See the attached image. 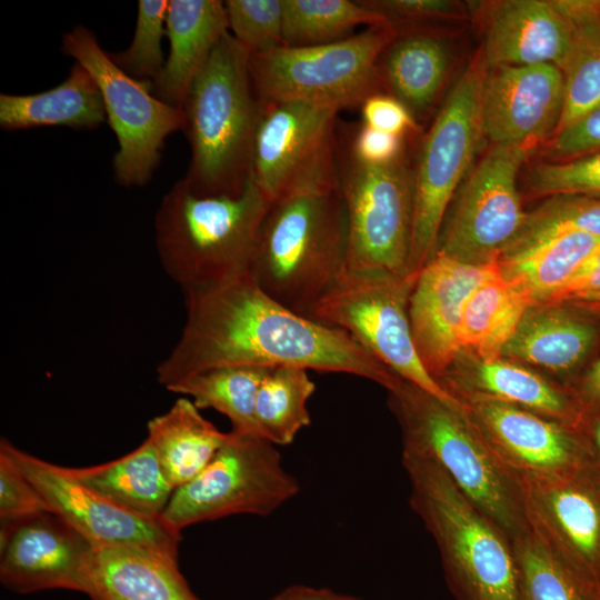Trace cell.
<instances>
[{
  "label": "cell",
  "mask_w": 600,
  "mask_h": 600,
  "mask_svg": "<svg viewBox=\"0 0 600 600\" xmlns=\"http://www.w3.org/2000/svg\"><path fill=\"white\" fill-rule=\"evenodd\" d=\"M184 326L157 366L164 388L202 370L223 366L300 367L374 381L387 390L401 378L346 331L283 307L251 272L184 298Z\"/></svg>",
  "instance_id": "obj_1"
},
{
  "label": "cell",
  "mask_w": 600,
  "mask_h": 600,
  "mask_svg": "<svg viewBox=\"0 0 600 600\" xmlns=\"http://www.w3.org/2000/svg\"><path fill=\"white\" fill-rule=\"evenodd\" d=\"M349 220L338 180L271 202L258 231L250 272L289 310L309 318L347 267Z\"/></svg>",
  "instance_id": "obj_2"
},
{
  "label": "cell",
  "mask_w": 600,
  "mask_h": 600,
  "mask_svg": "<svg viewBox=\"0 0 600 600\" xmlns=\"http://www.w3.org/2000/svg\"><path fill=\"white\" fill-rule=\"evenodd\" d=\"M182 109L191 150L183 182L200 197L240 196L251 179L261 106L249 52L229 31L193 80Z\"/></svg>",
  "instance_id": "obj_3"
},
{
  "label": "cell",
  "mask_w": 600,
  "mask_h": 600,
  "mask_svg": "<svg viewBox=\"0 0 600 600\" xmlns=\"http://www.w3.org/2000/svg\"><path fill=\"white\" fill-rule=\"evenodd\" d=\"M252 177L237 197H200L182 179L154 217L160 263L184 298L250 272L256 239L270 207Z\"/></svg>",
  "instance_id": "obj_4"
},
{
  "label": "cell",
  "mask_w": 600,
  "mask_h": 600,
  "mask_svg": "<svg viewBox=\"0 0 600 600\" xmlns=\"http://www.w3.org/2000/svg\"><path fill=\"white\" fill-rule=\"evenodd\" d=\"M410 507L433 538L456 600H521L512 540L434 461L402 452Z\"/></svg>",
  "instance_id": "obj_5"
},
{
  "label": "cell",
  "mask_w": 600,
  "mask_h": 600,
  "mask_svg": "<svg viewBox=\"0 0 600 600\" xmlns=\"http://www.w3.org/2000/svg\"><path fill=\"white\" fill-rule=\"evenodd\" d=\"M403 451L434 461L454 486L506 534L530 528L518 474L493 453L467 416L409 381L388 390Z\"/></svg>",
  "instance_id": "obj_6"
},
{
  "label": "cell",
  "mask_w": 600,
  "mask_h": 600,
  "mask_svg": "<svg viewBox=\"0 0 600 600\" xmlns=\"http://www.w3.org/2000/svg\"><path fill=\"white\" fill-rule=\"evenodd\" d=\"M487 72L481 54L456 82L420 143L413 167L412 277L433 257L451 200L482 137L481 99Z\"/></svg>",
  "instance_id": "obj_7"
},
{
  "label": "cell",
  "mask_w": 600,
  "mask_h": 600,
  "mask_svg": "<svg viewBox=\"0 0 600 600\" xmlns=\"http://www.w3.org/2000/svg\"><path fill=\"white\" fill-rule=\"evenodd\" d=\"M393 36L390 28L373 26L332 43L249 54L257 99L260 104L308 101L339 110L360 107L381 92L377 64Z\"/></svg>",
  "instance_id": "obj_8"
},
{
  "label": "cell",
  "mask_w": 600,
  "mask_h": 600,
  "mask_svg": "<svg viewBox=\"0 0 600 600\" xmlns=\"http://www.w3.org/2000/svg\"><path fill=\"white\" fill-rule=\"evenodd\" d=\"M337 178L349 220L346 270L412 277L413 169L403 157L387 166L362 163L340 137Z\"/></svg>",
  "instance_id": "obj_9"
},
{
  "label": "cell",
  "mask_w": 600,
  "mask_h": 600,
  "mask_svg": "<svg viewBox=\"0 0 600 600\" xmlns=\"http://www.w3.org/2000/svg\"><path fill=\"white\" fill-rule=\"evenodd\" d=\"M416 277L344 270L309 318L346 331L398 377L466 411V406L429 373L418 354L408 312Z\"/></svg>",
  "instance_id": "obj_10"
},
{
  "label": "cell",
  "mask_w": 600,
  "mask_h": 600,
  "mask_svg": "<svg viewBox=\"0 0 600 600\" xmlns=\"http://www.w3.org/2000/svg\"><path fill=\"white\" fill-rule=\"evenodd\" d=\"M300 491L277 446L231 430L207 467L177 488L162 518L176 530L233 514L269 516Z\"/></svg>",
  "instance_id": "obj_11"
},
{
  "label": "cell",
  "mask_w": 600,
  "mask_h": 600,
  "mask_svg": "<svg viewBox=\"0 0 600 600\" xmlns=\"http://www.w3.org/2000/svg\"><path fill=\"white\" fill-rule=\"evenodd\" d=\"M62 50L91 74L101 92L107 120L118 140L112 161L116 181L123 187L148 183L166 139L184 130L183 109L161 101L151 84L124 72L93 31L82 24L64 33Z\"/></svg>",
  "instance_id": "obj_12"
},
{
  "label": "cell",
  "mask_w": 600,
  "mask_h": 600,
  "mask_svg": "<svg viewBox=\"0 0 600 600\" xmlns=\"http://www.w3.org/2000/svg\"><path fill=\"white\" fill-rule=\"evenodd\" d=\"M531 148L494 146L481 159L442 223L434 254L476 266L499 262L526 220L517 177Z\"/></svg>",
  "instance_id": "obj_13"
},
{
  "label": "cell",
  "mask_w": 600,
  "mask_h": 600,
  "mask_svg": "<svg viewBox=\"0 0 600 600\" xmlns=\"http://www.w3.org/2000/svg\"><path fill=\"white\" fill-rule=\"evenodd\" d=\"M260 106L251 177L270 203L296 190L338 180V108L308 101Z\"/></svg>",
  "instance_id": "obj_14"
},
{
  "label": "cell",
  "mask_w": 600,
  "mask_h": 600,
  "mask_svg": "<svg viewBox=\"0 0 600 600\" xmlns=\"http://www.w3.org/2000/svg\"><path fill=\"white\" fill-rule=\"evenodd\" d=\"M518 478L530 530L600 593V468Z\"/></svg>",
  "instance_id": "obj_15"
},
{
  "label": "cell",
  "mask_w": 600,
  "mask_h": 600,
  "mask_svg": "<svg viewBox=\"0 0 600 600\" xmlns=\"http://www.w3.org/2000/svg\"><path fill=\"white\" fill-rule=\"evenodd\" d=\"M4 451L39 492L49 512L79 532L92 546L131 544L178 553L180 531L161 517H144L112 503L53 464L1 439Z\"/></svg>",
  "instance_id": "obj_16"
},
{
  "label": "cell",
  "mask_w": 600,
  "mask_h": 600,
  "mask_svg": "<svg viewBox=\"0 0 600 600\" xmlns=\"http://www.w3.org/2000/svg\"><path fill=\"white\" fill-rule=\"evenodd\" d=\"M464 406L487 444L516 474L563 476L596 462L584 427L503 402Z\"/></svg>",
  "instance_id": "obj_17"
},
{
  "label": "cell",
  "mask_w": 600,
  "mask_h": 600,
  "mask_svg": "<svg viewBox=\"0 0 600 600\" xmlns=\"http://www.w3.org/2000/svg\"><path fill=\"white\" fill-rule=\"evenodd\" d=\"M500 270L499 262L469 264L436 253L416 277L409 320L418 354L437 380L457 359L463 308L472 292Z\"/></svg>",
  "instance_id": "obj_18"
},
{
  "label": "cell",
  "mask_w": 600,
  "mask_h": 600,
  "mask_svg": "<svg viewBox=\"0 0 600 600\" xmlns=\"http://www.w3.org/2000/svg\"><path fill=\"white\" fill-rule=\"evenodd\" d=\"M564 102V76L553 64L488 68L481 130L494 146H529L554 133Z\"/></svg>",
  "instance_id": "obj_19"
},
{
  "label": "cell",
  "mask_w": 600,
  "mask_h": 600,
  "mask_svg": "<svg viewBox=\"0 0 600 600\" xmlns=\"http://www.w3.org/2000/svg\"><path fill=\"white\" fill-rule=\"evenodd\" d=\"M0 549V579L8 589L83 592L92 544L56 514L1 524Z\"/></svg>",
  "instance_id": "obj_20"
},
{
  "label": "cell",
  "mask_w": 600,
  "mask_h": 600,
  "mask_svg": "<svg viewBox=\"0 0 600 600\" xmlns=\"http://www.w3.org/2000/svg\"><path fill=\"white\" fill-rule=\"evenodd\" d=\"M573 38V26L556 0L497 1L487 12L482 58L488 68L553 64L563 70Z\"/></svg>",
  "instance_id": "obj_21"
},
{
  "label": "cell",
  "mask_w": 600,
  "mask_h": 600,
  "mask_svg": "<svg viewBox=\"0 0 600 600\" xmlns=\"http://www.w3.org/2000/svg\"><path fill=\"white\" fill-rule=\"evenodd\" d=\"M82 593L92 600H199L176 554L131 544L92 546Z\"/></svg>",
  "instance_id": "obj_22"
},
{
  "label": "cell",
  "mask_w": 600,
  "mask_h": 600,
  "mask_svg": "<svg viewBox=\"0 0 600 600\" xmlns=\"http://www.w3.org/2000/svg\"><path fill=\"white\" fill-rule=\"evenodd\" d=\"M462 376L438 381L463 404L489 400L517 406L567 424L583 428L587 417L572 392L506 360H478Z\"/></svg>",
  "instance_id": "obj_23"
},
{
  "label": "cell",
  "mask_w": 600,
  "mask_h": 600,
  "mask_svg": "<svg viewBox=\"0 0 600 600\" xmlns=\"http://www.w3.org/2000/svg\"><path fill=\"white\" fill-rule=\"evenodd\" d=\"M229 31L223 1L169 0L168 58L151 90L161 101L181 107L220 39Z\"/></svg>",
  "instance_id": "obj_24"
},
{
  "label": "cell",
  "mask_w": 600,
  "mask_h": 600,
  "mask_svg": "<svg viewBox=\"0 0 600 600\" xmlns=\"http://www.w3.org/2000/svg\"><path fill=\"white\" fill-rule=\"evenodd\" d=\"M449 50L438 36L421 31L394 34L382 50L377 73L380 88L413 114H426L437 101L449 71Z\"/></svg>",
  "instance_id": "obj_25"
},
{
  "label": "cell",
  "mask_w": 600,
  "mask_h": 600,
  "mask_svg": "<svg viewBox=\"0 0 600 600\" xmlns=\"http://www.w3.org/2000/svg\"><path fill=\"white\" fill-rule=\"evenodd\" d=\"M107 120L101 92L91 74L76 62L57 87L32 94H0V126L26 130L46 126L93 130Z\"/></svg>",
  "instance_id": "obj_26"
},
{
  "label": "cell",
  "mask_w": 600,
  "mask_h": 600,
  "mask_svg": "<svg viewBox=\"0 0 600 600\" xmlns=\"http://www.w3.org/2000/svg\"><path fill=\"white\" fill-rule=\"evenodd\" d=\"M593 324L556 306L530 307L502 350L501 358L552 372L576 368L591 350Z\"/></svg>",
  "instance_id": "obj_27"
},
{
  "label": "cell",
  "mask_w": 600,
  "mask_h": 600,
  "mask_svg": "<svg viewBox=\"0 0 600 600\" xmlns=\"http://www.w3.org/2000/svg\"><path fill=\"white\" fill-rule=\"evenodd\" d=\"M66 470L112 503L144 517H161L174 491L148 439L119 459Z\"/></svg>",
  "instance_id": "obj_28"
},
{
  "label": "cell",
  "mask_w": 600,
  "mask_h": 600,
  "mask_svg": "<svg viewBox=\"0 0 600 600\" xmlns=\"http://www.w3.org/2000/svg\"><path fill=\"white\" fill-rule=\"evenodd\" d=\"M187 398L178 399L147 424L163 473L174 490L193 480L212 460L228 432L217 429Z\"/></svg>",
  "instance_id": "obj_29"
},
{
  "label": "cell",
  "mask_w": 600,
  "mask_h": 600,
  "mask_svg": "<svg viewBox=\"0 0 600 600\" xmlns=\"http://www.w3.org/2000/svg\"><path fill=\"white\" fill-rule=\"evenodd\" d=\"M532 306L531 296L499 270L482 282L464 304L461 349L470 350L479 360L500 359L504 346Z\"/></svg>",
  "instance_id": "obj_30"
},
{
  "label": "cell",
  "mask_w": 600,
  "mask_h": 600,
  "mask_svg": "<svg viewBox=\"0 0 600 600\" xmlns=\"http://www.w3.org/2000/svg\"><path fill=\"white\" fill-rule=\"evenodd\" d=\"M556 3L574 30L571 53L562 70L564 102L558 132L600 107V0Z\"/></svg>",
  "instance_id": "obj_31"
},
{
  "label": "cell",
  "mask_w": 600,
  "mask_h": 600,
  "mask_svg": "<svg viewBox=\"0 0 600 600\" xmlns=\"http://www.w3.org/2000/svg\"><path fill=\"white\" fill-rule=\"evenodd\" d=\"M600 246V238L579 231L557 234L499 261L502 274L518 282L533 306L546 303Z\"/></svg>",
  "instance_id": "obj_32"
},
{
  "label": "cell",
  "mask_w": 600,
  "mask_h": 600,
  "mask_svg": "<svg viewBox=\"0 0 600 600\" xmlns=\"http://www.w3.org/2000/svg\"><path fill=\"white\" fill-rule=\"evenodd\" d=\"M271 368L223 366L192 373L166 389L193 399L198 409L226 416L232 430L259 434L254 404L258 389ZM261 437V436H260Z\"/></svg>",
  "instance_id": "obj_33"
},
{
  "label": "cell",
  "mask_w": 600,
  "mask_h": 600,
  "mask_svg": "<svg viewBox=\"0 0 600 600\" xmlns=\"http://www.w3.org/2000/svg\"><path fill=\"white\" fill-rule=\"evenodd\" d=\"M309 370L274 367L263 378L256 398L254 418L259 434L276 446L293 442L310 426L308 401L316 390Z\"/></svg>",
  "instance_id": "obj_34"
},
{
  "label": "cell",
  "mask_w": 600,
  "mask_h": 600,
  "mask_svg": "<svg viewBox=\"0 0 600 600\" xmlns=\"http://www.w3.org/2000/svg\"><path fill=\"white\" fill-rule=\"evenodd\" d=\"M360 26L387 27L360 0H283L284 47H310L353 36Z\"/></svg>",
  "instance_id": "obj_35"
},
{
  "label": "cell",
  "mask_w": 600,
  "mask_h": 600,
  "mask_svg": "<svg viewBox=\"0 0 600 600\" xmlns=\"http://www.w3.org/2000/svg\"><path fill=\"white\" fill-rule=\"evenodd\" d=\"M521 600H600L599 591L529 530L512 540Z\"/></svg>",
  "instance_id": "obj_36"
},
{
  "label": "cell",
  "mask_w": 600,
  "mask_h": 600,
  "mask_svg": "<svg viewBox=\"0 0 600 600\" xmlns=\"http://www.w3.org/2000/svg\"><path fill=\"white\" fill-rule=\"evenodd\" d=\"M570 231L600 238V196H551L536 210L527 213L519 234L499 261Z\"/></svg>",
  "instance_id": "obj_37"
},
{
  "label": "cell",
  "mask_w": 600,
  "mask_h": 600,
  "mask_svg": "<svg viewBox=\"0 0 600 600\" xmlns=\"http://www.w3.org/2000/svg\"><path fill=\"white\" fill-rule=\"evenodd\" d=\"M168 0H140L134 34L130 46L111 54L113 61L132 78L152 84L164 58L161 40L166 33Z\"/></svg>",
  "instance_id": "obj_38"
},
{
  "label": "cell",
  "mask_w": 600,
  "mask_h": 600,
  "mask_svg": "<svg viewBox=\"0 0 600 600\" xmlns=\"http://www.w3.org/2000/svg\"><path fill=\"white\" fill-rule=\"evenodd\" d=\"M228 29L249 54L264 53L283 41V0H227Z\"/></svg>",
  "instance_id": "obj_39"
},
{
  "label": "cell",
  "mask_w": 600,
  "mask_h": 600,
  "mask_svg": "<svg viewBox=\"0 0 600 600\" xmlns=\"http://www.w3.org/2000/svg\"><path fill=\"white\" fill-rule=\"evenodd\" d=\"M529 182L541 196H600V151L571 160L540 163Z\"/></svg>",
  "instance_id": "obj_40"
},
{
  "label": "cell",
  "mask_w": 600,
  "mask_h": 600,
  "mask_svg": "<svg viewBox=\"0 0 600 600\" xmlns=\"http://www.w3.org/2000/svg\"><path fill=\"white\" fill-rule=\"evenodd\" d=\"M379 14L388 28L398 34L419 32L431 23L457 18L461 6L451 0H360Z\"/></svg>",
  "instance_id": "obj_41"
},
{
  "label": "cell",
  "mask_w": 600,
  "mask_h": 600,
  "mask_svg": "<svg viewBox=\"0 0 600 600\" xmlns=\"http://www.w3.org/2000/svg\"><path fill=\"white\" fill-rule=\"evenodd\" d=\"M49 512L46 502L16 462L0 450L1 524Z\"/></svg>",
  "instance_id": "obj_42"
},
{
  "label": "cell",
  "mask_w": 600,
  "mask_h": 600,
  "mask_svg": "<svg viewBox=\"0 0 600 600\" xmlns=\"http://www.w3.org/2000/svg\"><path fill=\"white\" fill-rule=\"evenodd\" d=\"M353 157L370 166H387L402 158L403 137L373 129L362 122L342 136Z\"/></svg>",
  "instance_id": "obj_43"
},
{
  "label": "cell",
  "mask_w": 600,
  "mask_h": 600,
  "mask_svg": "<svg viewBox=\"0 0 600 600\" xmlns=\"http://www.w3.org/2000/svg\"><path fill=\"white\" fill-rule=\"evenodd\" d=\"M548 149L559 161L600 151V107L556 132Z\"/></svg>",
  "instance_id": "obj_44"
},
{
  "label": "cell",
  "mask_w": 600,
  "mask_h": 600,
  "mask_svg": "<svg viewBox=\"0 0 600 600\" xmlns=\"http://www.w3.org/2000/svg\"><path fill=\"white\" fill-rule=\"evenodd\" d=\"M361 122L373 129L404 137L417 130V122L410 110L389 93L377 92L360 106Z\"/></svg>",
  "instance_id": "obj_45"
},
{
  "label": "cell",
  "mask_w": 600,
  "mask_h": 600,
  "mask_svg": "<svg viewBox=\"0 0 600 600\" xmlns=\"http://www.w3.org/2000/svg\"><path fill=\"white\" fill-rule=\"evenodd\" d=\"M600 289V246L582 262L573 276L546 303L580 298Z\"/></svg>",
  "instance_id": "obj_46"
},
{
  "label": "cell",
  "mask_w": 600,
  "mask_h": 600,
  "mask_svg": "<svg viewBox=\"0 0 600 600\" xmlns=\"http://www.w3.org/2000/svg\"><path fill=\"white\" fill-rule=\"evenodd\" d=\"M573 396L587 419L600 412V359L592 366Z\"/></svg>",
  "instance_id": "obj_47"
},
{
  "label": "cell",
  "mask_w": 600,
  "mask_h": 600,
  "mask_svg": "<svg viewBox=\"0 0 600 600\" xmlns=\"http://www.w3.org/2000/svg\"><path fill=\"white\" fill-rule=\"evenodd\" d=\"M269 600H362L360 598L332 591L327 588H316L293 584L282 589Z\"/></svg>",
  "instance_id": "obj_48"
},
{
  "label": "cell",
  "mask_w": 600,
  "mask_h": 600,
  "mask_svg": "<svg viewBox=\"0 0 600 600\" xmlns=\"http://www.w3.org/2000/svg\"><path fill=\"white\" fill-rule=\"evenodd\" d=\"M584 431L589 439L596 464L600 468V412L588 417Z\"/></svg>",
  "instance_id": "obj_49"
},
{
  "label": "cell",
  "mask_w": 600,
  "mask_h": 600,
  "mask_svg": "<svg viewBox=\"0 0 600 600\" xmlns=\"http://www.w3.org/2000/svg\"><path fill=\"white\" fill-rule=\"evenodd\" d=\"M578 301H582L584 304L600 308V289L580 298Z\"/></svg>",
  "instance_id": "obj_50"
}]
</instances>
